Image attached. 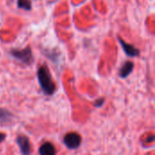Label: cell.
<instances>
[{
    "label": "cell",
    "mask_w": 155,
    "mask_h": 155,
    "mask_svg": "<svg viewBox=\"0 0 155 155\" xmlns=\"http://www.w3.org/2000/svg\"><path fill=\"white\" fill-rule=\"evenodd\" d=\"M6 138V135H5V134H4V133H0V143H3L4 141H5V139Z\"/></svg>",
    "instance_id": "8fae6325"
},
{
    "label": "cell",
    "mask_w": 155,
    "mask_h": 155,
    "mask_svg": "<svg viewBox=\"0 0 155 155\" xmlns=\"http://www.w3.org/2000/svg\"><path fill=\"white\" fill-rule=\"evenodd\" d=\"M37 78L41 89L46 95H53L56 90L51 73L46 65H42L37 69Z\"/></svg>",
    "instance_id": "6da1fadb"
},
{
    "label": "cell",
    "mask_w": 155,
    "mask_h": 155,
    "mask_svg": "<svg viewBox=\"0 0 155 155\" xmlns=\"http://www.w3.org/2000/svg\"><path fill=\"white\" fill-rule=\"evenodd\" d=\"M104 104V98H101V99H98V100L94 103V106H96V107H101V106H103Z\"/></svg>",
    "instance_id": "30bf717a"
},
{
    "label": "cell",
    "mask_w": 155,
    "mask_h": 155,
    "mask_svg": "<svg viewBox=\"0 0 155 155\" xmlns=\"http://www.w3.org/2000/svg\"><path fill=\"white\" fill-rule=\"evenodd\" d=\"M16 143L20 148V151L23 154L27 155L31 153V144L29 139L25 135H19L16 138Z\"/></svg>",
    "instance_id": "5b68a950"
},
{
    "label": "cell",
    "mask_w": 155,
    "mask_h": 155,
    "mask_svg": "<svg viewBox=\"0 0 155 155\" xmlns=\"http://www.w3.org/2000/svg\"><path fill=\"white\" fill-rule=\"evenodd\" d=\"M134 64L133 62L131 61L125 62L119 71V76L121 78H126L127 76H129V74H132V72L134 71Z\"/></svg>",
    "instance_id": "8992f818"
},
{
    "label": "cell",
    "mask_w": 155,
    "mask_h": 155,
    "mask_svg": "<svg viewBox=\"0 0 155 155\" xmlns=\"http://www.w3.org/2000/svg\"><path fill=\"white\" fill-rule=\"evenodd\" d=\"M38 153L41 155H54L56 153L55 147L51 143H45L39 148Z\"/></svg>",
    "instance_id": "52a82bcc"
},
{
    "label": "cell",
    "mask_w": 155,
    "mask_h": 155,
    "mask_svg": "<svg viewBox=\"0 0 155 155\" xmlns=\"http://www.w3.org/2000/svg\"><path fill=\"white\" fill-rule=\"evenodd\" d=\"M64 145L70 150L77 149L82 143V138L77 133H68L64 137Z\"/></svg>",
    "instance_id": "3957f363"
},
{
    "label": "cell",
    "mask_w": 155,
    "mask_h": 155,
    "mask_svg": "<svg viewBox=\"0 0 155 155\" xmlns=\"http://www.w3.org/2000/svg\"><path fill=\"white\" fill-rule=\"evenodd\" d=\"M10 54L17 61L26 64L31 65L34 63V56L31 48L28 46L25 49H12L10 51Z\"/></svg>",
    "instance_id": "7a4b0ae2"
},
{
    "label": "cell",
    "mask_w": 155,
    "mask_h": 155,
    "mask_svg": "<svg viewBox=\"0 0 155 155\" xmlns=\"http://www.w3.org/2000/svg\"><path fill=\"white\" fill-rule=\"evenodd\" d=\"M17 6L21 9L30 10L32 8V4L30 0H17Z\"/></svg>",
    "instance_id": "9c48e42d"
},
{
    "label": "cell",
    "mask_w": 155,
    "mask_h": 155,
    "mask_svg": "<svg viewBox=\"0 0 155 155\" xmlns=\"http://www.w3.org/2000/svg\"><path fill=\"white\" fill-rule=\"evenodd\" d=\"M13 119V114L6 109H0V124H9Z\"/></svg>",
    "instance_id": "ba28073f"
},
{
    "label": "cell",
    "mask_w": 155,
    "mask_h": 155,
    "mask_svg": "<svg viewBox=\"0 0 155 155\" xmlns=\"http://www.w3.org/2000/svg\"><path fill=\"white\" fill-rule=\"evenodd\" d=\"M119 42H120L121 46H122V48L124 51L126 55H128L130 57H137L140 55V50L138 48H136L134 45L126 43L121 37H119Z\"/></svg>",
    "instance_id": "277c9868"
}]
</instances>
